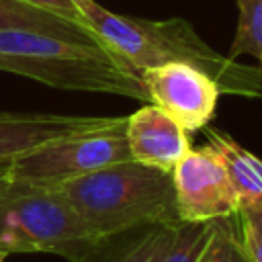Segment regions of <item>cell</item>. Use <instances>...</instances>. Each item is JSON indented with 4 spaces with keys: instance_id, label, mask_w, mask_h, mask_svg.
Returning <instances> with one entry per match:
<instances>
[{
    "instance_id": "cell-1",
    "label": "cell",
    "mask_w": 262,
    "mask_h": 262,
    "mask_svg": "<svg viewBox=\"0 0 262 262\" xmlns=\"http://www.w3.org/2000/svg\"><path fill=\"white\" fill-rule=\"evenodd\" d=\"M88 29L102 45L125 59L137 74L147 68L182 61L213 78L221 94L262 98V70L231 59L209 47L182 18H131L100 6L96 0H74Z\"/></svg>"
},
{
    "instance_id": "cell-2",
    "label": "cell",
    "mask_w": 262,
    "mask_h": 262,
    "mask_svg": "<svg viewBox=\"0 0 262 262\" xmlns=\"http://www.w3.org/2000/svg\"><path fill=\"white\" fill-rule=\"evenodd\" d=\"M0 70L59 90L119 94L149 102L139 74L100 41L0 31Z\"/></svg>"
},
{
    "instance_id": "cell-3",
    "label": "cell",
    "mask_w": 262,
    "mask_h": 262,
    "mask_svg": "<svg viewBox=\"0 0 262 262\" xmlns=\"http://www.w3.org/2000/svg\"><path fill=\"white\" fill-rule=\"evenodd\" d=\"M98 239L145 225H180L172 174L123 160L61 186Z\"/></svg>"
},
{
    "instance_id": "cell-4",
    "label": "cell",
    "mask_w": 262,
    "mask_h": 262,
    "mask_svg": "<svg viewBox=\"0 0 262 262\" xmlns=\"http://www.w3.org/2000/svg\"><path fill=\"white\" fill-rule=\"evenodd\" d=\"M100 242L61 188L10 182L0 196V252L6 256L47 252L82 262Z\"/></svg>"
},
{
    "instance_id": "cell-5",
    "label": "cell",
    "mask_w": 262,
    "mask_h": 262,
    "mask_svg": "<svg viewBox=\"0 0 262 262\" xmlns=\"http://www.w3.org/2000/svg\"><path fill=\"white\" fill-rule=\"evenodd\" d=\"M125 123L127 117H119L108 127L72 133L18 154L8 162L6 178L12 184L61 188L66 182L88 172L131 160Z\"/></svg>"
},
{
    "instance_id": "cell-6",
    "label": "cell",
    "mask_w": 262,
    "mask_h": 262,
    "mask_svg": "<svg viewBox=\"0 0 262 262\" xmlns=\"http://www.w3.org/2000/svg\"><path fill=\"white\" fill-rule=\"evenodd\" d=\"M172 182L176 211L182 223L217 221L239 211V201L227 170L209 143L188 149L172 170Z\"/></svg>"
},
{
    "instance_id": "cell-7",
    "label": "cell",
    "mask_w": 262,
    "mask_h": 262,
    "mask_svg": "<svg viewBox=\"0 0 262 262\" xmlns=\"http://www.w3.org/2000/svg\"><path fill=\"white\" fill-rule=\"evenodd\" d=\"M149 104H156L188 133L205 129L217 108L219 86L190 63L172 61L139 72Z\"/></svg>"
},
{
    "instance_id": "cell-8",
    "label": "cell",
    "mask_w": 262,
    "mask_h": 262,
    "mask_svg": "<svg viewBox=\"0 0 262 262\" xmlns=\"http://www.w3.org/2000/svg\"><path fill=\"white\" fill-rule=\"evenodd\" d=\"M131 160L170 172L188 154V131L156 104L139 106L125 123Z\"/></svg>"
},
{
    "instance_id": "cell-9",
    "label": "cell",
    "mask_w": 262,
    "mask_h": 262,
    "mask_svg": "<svg viewBox=\"0 0 262 262\" xmlns=\"http://www.w3.org/2000/svg\"><path fill=\"white\" fill-rule=\"evenodd\" d=\"M119 117H80L51 113H0V160H12L47 141L108 127Z\"/></svg>"
},
{
    "instance_id": "cell-10",
    "label": "cell",
    "mask_w": 262,
    "mask_h": 262,
    "mask_svg": "<svg viewBox=\"0 0 262 262\" xmlns=\"http://www.w3.org/2000/svg\"><path fill=\"white\" fill-rule=\"evenodd\" d=\"M178 225H145L102 239L82 262H164Z\"/></svg>"
},
{
    "instance_id": "cell-11",
    "label": "cell",
    "mask_w": 262,
    "mask_h": 262,
    "mask_svg": "<svg viewBox=\"0 0 262 262\" xmlns=\"http://www.w3.org/2000/svg\"><path fill=\"white\" fill-rule=\"evenodd\" d=\"M207 129L209 145L219 154L242 207L262 205V160L219 129Z\"/></svg>"
},
{
    "instance_id": "cell-12",
    "label": "cell",
    "mask_w": 262,
    "mask_h": 262,
    "mask_svg": "<svg viewBox=\"0 0 262 262\" xmlns=\"http://www.w3.org/2000/svg\"><path fill=\"white\" fill-rule=\"evenodd\" d=\"M0 31H37L55 37L98 41L90 29L70 23L23 0H0Z\"/></svg>"
},
{
    "instance_id": "cell-13",
    "label": "cell",
    "mask_w": 262,
    "mask_h": 262,
    "mask_svg": "<svg viewBox=\"0 0 262 262\" xmlns=\"http://www.w3.org/2000/svg\"><path fill=\"white\" fill-rule=\"evenodd\" d=\"M235 4L237 29L227 57L252 55L262 66V0H235Z\"/></svg>"
},
{
    "instance_id": "cell-14",
    "label": "cell",
    "mask_w": 262,
    "mask_h": 262,
    "mask_svg": "<svg viewBox=\"0 0 262 262\" xmlns=\"http://www.w3.org/2000/svg\"><path fill=\"white\" fill-rule=\"evenodd\" d=\"M215 233V221L180 223L164 262H207Z\"/></svg>"
},
{
    "instance_id": "cell-15",
    "label": "cell",
    "mask_w": 262,
    "mask_h": 262,
    "mask_svg": "<svg viewBox=\"0 0 262 262\" xmlns=\"http://www.w3.org/2000/svg\"><path fill=\"white\" fill-rule=\"evenodd\" d=\"M235 215L215 221V233H213L207 262H248V256L239 242Z\"/></svg>"
},
{
    "instance_id": "cell-16",
    "label": "cell",
    "mask_w": 262,
    "mask_h": 262,
    "mask_svg": "<svg viewBox=\"0 0 262 262\" xmlns=\"http://www.w3.org/2000/svg\"><path fill=\"white\" fill-rule=\"evenodd\" d=\"M235 217L248 262H262V205L242 207Z\"/></svg>"
},
{
    "instance_id": "cell-17",
    "label": "cell",
    "mask_w": 262,
    "mask_h": 262,
    "mask_svg": "<svg viewBox=\"0 0 262 262\" xmlns=\"http://www.w3.org/2000/svg\"><path fill=\"white\" fill-rule=\"evenodd\" d=\"M27 4H33V6H39L55 16H61L70 23H76V25H82L88 29V23L82 14V10L78 8V4L74 0H23Z\"/></svg>"
},
{
    "instance_id": "cell-18",
    "label": "cell",
    "mask_w": 262,
    "mask_h": 262,
    "mask_svg": "<svg viewBox=\"0 0 262 262\" xmlns=\"http://www.w3.org/2000/svg\"><path fill=\"white\" fill-rule=\"evenodd\" d=\"M8 162L10 160H0V196L6 192V188H8V178H6V170H8Z\"/></svg>"
},
{
    "instance_id": "cell-19",
    "label": "cell",
    "mask_w": 262,
    "mask_h": 262,
    "mask_svg": "<svg viewBox=\"0 0 262 262\" xmlns=\"http://www.w3.org/2000/svg\"><path fill=\"white\" fill-rule=\"evenodd\" d=\"M4 258H6V254H2V252H0V262H4Z\"/></svg>"
}]
</instances>
